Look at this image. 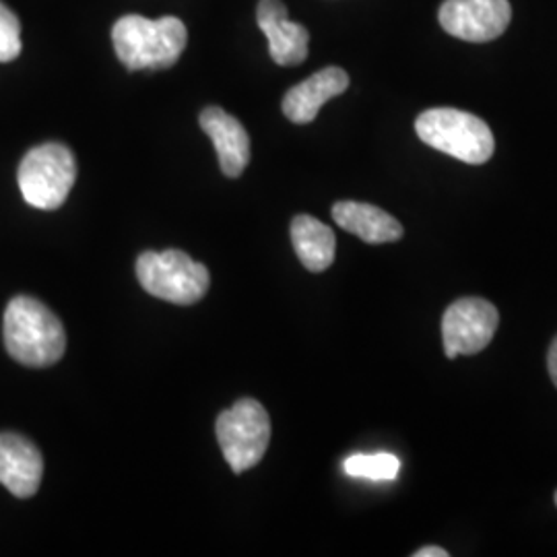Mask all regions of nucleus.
I'll list each match as a JSON object with an SVG mask.
<instances>
[{"label": "nucleus", "instance_id": "12", "mask_svg": "<svg viewBox=\"0 0 557 557\" xmlns=\"http://www.w3.org/2000/svg\"><path fill=\"white\" fill-rule=\"evenodd\" d=\"M349 87V75L338 66H326L312 77L292 87L283 98V114L296 124H310L320 108Z\"/></svg>", "mask_w": 557, "mask_h": 557}, {"label": "nucleus", "instance_id": "6", "mask_svg": "<svg viewBox=\"0 0 557 557\" xmlns=\"http://www.w3.org/2000/svg\"><path fill=\"white\" fill-rule=\"evenodd\" d=\"M218 440L234 473L257 467L271 442V419L255 398H239L218 418Z\"/></svg>", "mask_w": 557, "mask_h": 557}, {"label": "nucleus", "instance_id": "19", "mask_svg": "<svg viewBox=\"0 0 557 557\" xmlns=\"http://www.w3.org/2000/svg\"><path fill=\"white\" fill-rule=\"evenodd\" d=\"M556 506H557V492H556Z\"/></svg>", "mask_w": 557, "mask_h": 557}, {"label": "nucleus", "instance_id": "14", "mask_svg": "<svg viewBox=\"0 0 557 557\" xmlns=\"http://www.w3.org/2000/svg\"><path fill=\"white\" fill-rule=\"evenodd\" d=\"M292 242L301 264L312 273L326 271L335 260V232L312 215H298L292 221Z\"/></svg>", "mask_w": 557, "mask_h": 557}, {"label": "nucleus", "instance_id": "11", "mask_svg": "<svg viewBox=\"0 0 557 557\" xmlns=\"http://www.w3.org/2000/svg\"><path fill=\"white\" fill-rule=\"evenodd\" d=\"M200 128L213 140L221 172L227 178H239L250 161V137L242 122L223 108L211 106L200 112Z\"/></svg>", "mask_w": 557, "mask_h": 557}, {"label": "nucleus", "instance_id": "16", "mask_svg": "<svg viewBox=\"0 0 557 557\" xmlns=\"http://www.w3.org/2000/svg\"><path fill=\"white\" fill-rule=\"evenodd\" d=\"M21 54V23L17 15L0 2V62H11Z\"/></svg>", "mask_w": 557, "mask_h": 557}, {"label": "nucleus", "instance_id": "9", "mask_svg": "<svg viewBox=\"0 0 557 557\" xmlns=\"http://www.w3.org/2000/svg\"><path fill=\"white\" fill-rule=\"evenodd\" d=\"M44 457L32 440L4 432L0 434V485L15 498H32L40 490Z\"/></svg>", "mask_w": 557, "mask_h": 557}, {"label": "nucleus", "instance_id": "13", "mask_svg": "<svg viewBox=\"0 0 557 557\" xmlns=\"http://www.w3.org/2000/svg\"><path fill=\"white\" fill-rule=\"evenodd\" d=\"M333 220L345 232L368 244H386L403 238V225L380 207L356 200H341L333 207Z\"/></svg>", "mask_w": 557, "mask_h": 557}, {"label": "nucleus", "instance_id": "17", "mask_svg": "<svg viewBox=\"0 0 557 557\" xmlns=\"http://www.w3.org/2000/svg\"><path fill=\"white\" fill-rule=\"evenodd\" d=\"M547 370H549V376L554 380L557 388V335L552 345H549V354H547Z\"/></svg>", "mask_w": 557, "mask_h": 557}, {"label": "nucleus", "instance_id": "1", "mask_svg": "<svg viewBox=\"0 0 557 557\" xmlns=\"http://www.w3.org/2000/svg\"><path fill=\"white\" fill-rule=\"evenodd\" d=\"M4 347L27 368H50L66 349V333L59 317L40 299L17 296L4 310Z\"/></svg>", "mask_w": 557, "mask_h": 557}, {"label": "nucleus", "instance_id": "10", "mask_svg": "<svg viewBox=\"0 0 557 557\" xmlns=\"http://www.w3.org/2000/svg\"><path fill=\"white\" fill-rule=\"evenodd\" d=\"M257 20L269 40V54L278 66H298L308 59L310 32L296 21H289L281 0H260Z\"/></svg>", "mask_w": 557, "mask_h": 557}, {"label": "nucleus", "instance_id": "4", "mask_svg": "<svg viewBox=\"0 0 557 557\" xmlns=\"http://www.w3.org/2000/svg\"><path fill=\"white\" fill-rule=\"evenodd\" d=\"M77 180V161L62 143H44L21 160L17 182L25 202L41 211L64 205Z\"/></svg>", "mask_w": 557, "mask_h": 557}, {"label": "nucleus", "instance_id": "7", "mask_svg": "<svg viewBox=\"0 0 557 557\" xmlns=\"http://www.w3.org/2000/svg\"><path fill=\"white\" fill-rule=\"evenodd\" d=\"M498 308L483 298H460L448 306L442 319L444 351L450 359L475 356L496 335Z\"/></svg>", "mask_w": 557, "mask_h": 557}, {"label": "nucleus", "instance_id": "8", "mask_svg": "<svg viewBox=\"0 0 557 557\" xmlns=\"http://www.w3.org/2000/svg\"><path fill=\"white\" fill-rule=\"evenodd\" d=\"M512 20L508 0H444L438 21L446 34L458 40H498Z\"/></svg>", "mask_w": 557, "mask_h": 557}, {"label": "nucleus", "instance_id": "18", "mask_svg": "<svg viewBox=\"0 0 557 557\" xmlns=\"http://www.w3.org/2000/svg\"><path fill=\"white\" fill-rule=\"evenodd\" d=\"M413 557H448V552H446V549H442V547H434V545H430V547H421L419 552L413 554Z\"/></svg>", "mask_w": 557, "mask_h": 557}, {"label": "nucleus", "instance_id": "5", "mask_svg": "<svg viewBox=\"0 0 557 557\" xmlns=\"http://www.w3.org/2000/svg\"><path fill=\"white\" fill-rule=\"evenodd\" d=\"M137 277L147 294L178 306L200 301L211 283L209 269L182 250L143 252L137 260Z\"/></svg>", "mask_w": 557, "mask_h": 557}, {"label": "nucleus", "instance_id": "15", "mask_svg": "<svg viewBox=\"0 0 557 557\" xmlns=\"http://www.w3.org/2000/svg\"><path fill=\"white\" fill-rule=\"evenodd\" d=\"M345 473L351 478L372 479V481H393L398 475L397 457L393 455H354L343 462Z\"/></svg>", "mask_w": 557, "mask_h": 557}, {"label": "nucleus", "instance_id": "3", "mask_svg": "<svg viewBox=\"0 0 557 557\" xmlns=\"http://www.w3.org/2000/svg\"><path fill=\"white\" fill-rule=\"evenodd\" d=\"M416 131L432 149L471 165L492 160L496 151L492 128L479 116L455 108L425 110L416 120Z\"/></svg>", "mask_w": 557, "mask_h": 557}, {"label": "nucleus", "instance_id": "2", "mask_svg": "<svg viewBox=\"0 0 557 557\" xmlns=\"http://www.w3.org/2000/svg\"><path fill=\"white\" fill-rule=\"evenodd\" d=\"M112 41L116 57L128 71H160L178 62L188 32L178 17L153 21L124 15L112 27Z\"/></svg>", "mask_w": 557, "mask_h": 557}]
</instances>
